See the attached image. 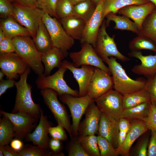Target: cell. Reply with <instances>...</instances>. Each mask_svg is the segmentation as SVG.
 I'll use <instances>...</instances> for the list:
<instances>
[{"label": "cell", "mask_w": 156, "mask_h": 156, "mask_svg": "<svg viewBox=\"0 0 156 156\" xmlns=\"http://www.w3.org/2000/svg\"><path fill=\"white\" fill-rule=\"evenodd\" d=\"M31 69L28 66L24 73L20 76L19 80L15 81L16 93L15 104L11 113L22 112L39 119L41 109L39 105L35 103L33 100L32 87L27 82Z\"/></svg>", "instance_id": "6da1fadb"}, {"label": "cell", "mask_w": 156, "mask_h": 156, "mask_svg": "<svg viewBox=\"0 0 156 156\" xmlns=\"http://www.w3.org/2000/svg\"><path fill=\"white\" fill-rule=\"evenodd\" d=\"M116 59L112 57L103 60L108 65L112 75L113 89L124 95L144 88L146 80L143 78L134 80L130 78Z\"/></svg>", "instance_id": "7a4b0ae2"}, {"label": "cell", "mask_w": 156, "mask_h": 156, "mask_svg": "<svg viewBox=\"0 0 156 156\" xmlns=\"http://www.w3.org/2000/svg\"><path fill=\"white\" fill-rule=\"evenodd\" d=\"M12 40L15 51L38 76L44 74V67L41 61L42 53L37 48L30 36H18Z\"/></svg>", "instance_id": "3957f363"}, {"label": "cell", "mask_w": 156, "mask_h": 156, "mask_svg": "<svg viewBox=\"0 0 156 156\" xmlns=\"http://www.w3.org/2000/svg\"><path fill=\"white\" fill-rule=\"evenodd\" d=\"M13 5V17L28 30L34 39L39 23L45 12L35 6L17 2Z\"/></svg>", "instance_id": "277c9868"}, {"label": "cell", "mask_w": 156, "mask_h": 156, "mask_svg": "<svg viewBox=\"0 0 156 156\" xmlns=\"http://www.w3.org/2000/svg\"><path fill=\"white\" fill-rule=\"evenodd\" d=\"M42 20L48 31L53 47L60 49L66 57L68 54V51L74 44V39L67 33L56 18L45 12Z\"/></svg>", "instance_id": "5b68a950"}, {"label": "cell", "mask_w": 156, "mask_h": 156, "mask_svg": "<svg viewBox=\"0 0 156 156\" xmlns=\"http://www.w3.org/2000/svg\"><path fill=\"white\" fill-rule=\"evenodd\" d=\"M59 96L60 101L69 108L72 118V136L73 137H77L81 118L88 106L94 101V100L87 94L83 96H75L66 94Z\"/></svg>", "instance_id": "8992f818"}, {"label": "cell", "mask_w": 156, "mask_h": 156, "mask_svg": "<svg viewBox=\"0 0 156 156\" xmlns=\"http://www.w3.org/2000/svg\"><path fill=\"white\" fill-rule=\"evenodd\" d=\"M106 21H103L99 29L94 50L103 61L109 57H112L123 62L131 59L122 54L118 50L114 40V36L110 37L107 33Z\"/></svg>", "instance_id": "52a82bcc"}, {"label": "cell", "mask_w": 156, "mask_h": 156, "mask_svg": "<svg viewBox=\"0 0 156 156\" xmlns=\"http://www.w3.org/2000/svg\"><path fill=\"white\" fill-rule=\"evenodd\" d=\"M40 93L44 102L53 114L57 123L64 127L71 138H73L69 116L65 106L59 101L58 94L48 88L41 90Z\"/></svg>", "instance_id": "ba28073f"}, {"label": "cell", "mask_w": 156, "mask_h": 156, "mask_svg": "<svg viewBox=\"0 0 156 156\" xmlns=\"http://www.w3.org/2000/svg\"><path fill=\"white\" fill-rule=\"evenodd\" d=\"M58 68L52 75L45 76L43 74L38 76L36 80L37 88L40 90L47 88L53 90L59 96L66 94L79 96V91L71 88L64 79V74L67 69L62 66Z\"/></svg>", "instance_id": "9c48e42d"}, {"label": "cell", "mask_w": 156, "mask_h": 156, "mask_svg": "<svg viewBox=\"0 0 156 156\" xmlns=\"http://www.w3.org/2000/svg\"><path fill=\"white\" fill-rule=\"evenodd\" d=\"M0 114L12 122L14 131V138L23 140L37 126L39 119L23 112L8 113L0 110Z\"/></svg>", "instance_id": "30bf717a"}, {"label": "cell", "mask_w": 156, "mask_h": 156, "mask_svg": "<svg viewBox=\"0 0 156 156\" xmlns=\"http://www.w3.org/2000/svg\"><path fill=\"white\" fill-rule=\"evenodd\" d=\"M101 112L119 121L123 110V95L113 89L94 100Z\"/></svg>", "instance_id": "8fae6325"}, {"label": "cell", "mask_w": 156, "mask_h": 156, "mask_svg": "<svg viewBox=\"0 0 156 156\" xmlns=\"http://www.w3.org/2000/svg\"><path fill=\"white\" fill-rule=\"evenodd\" d=\"M81 44V49L79 51L69 54L74 66L79 68L83 65H90L100 68L111 75L109 67L97 55L92 46L86 43Z\"/></svg>", "instance_id": "7c38bea8"}, {"label": "cell", "mask_w": 156, "mask_h": 156, "mask_svg": "<svg viewBox=\"0 0 156 156\" xmlns=\"http://www.w3.org/2000/svg\"><path fill=\"white\" fill-rule=\"evenodd\" d=\"M111 75L103 70L94 67L87 94L95 100L113 89L114 84Z\"/></svg>", "instance_id": "4fadbf2b"}, {"label": "cell", "mask_w": 156, "mask_h": 156, "mask_svg": "<svg viewBox=\"0 0 156 156\" xmlns=\"http://www.w3.org/2000/svg\"><path fill=\"white\" fill-rule=\"evenodd\" d=\"M28 66L15 52L0 54V68L7 79H18Z\"/></svg>", "instance_id": "5bb4252c"}, {"label": "cell", "mask_w": 156, "mask_h": 156, "mask_svg": "<svg viewBox=\"0 0 156 156\" xmlns=\"http://www.w3.org/2000/svg\"><path fill=\"white\" fill-rule=\"evenodd\" d=\"M103 0L96 5L95 10L90 19L86 23L82 34L81 44L86 43L95 46L100 28L104 21L103 15Z\"/></svg>", "instance_id": "9a60e30c"}, {"label": "cell", "mask_w": 156, "mask_h": 156, "mask_svg": "<svg viewBox=\"0 0 156 156\" xmlns=\"http://www.w3.org/2000/svg\"><path fill=\"white\" fill-rule=\"evenodd\" d=\"M62 66L71 72L79 87V96L87 95L88 86L93 74L94 67L90 65L81 66V68L75 66L73 63L63 60Z\"/></svg>", "instance_id": "2e32d148"}, {"label": "cell", "mask_w": 156, "mask_h": 156, "mask_svg": "<svg viewBox=\"0 0 156 156\" xmlns=\"http://www.w3.org/2000/svg\"><path fill=\"white\" fill-rule=\"evenodd\" d=\"M101 113L95 101L90 104L85 113V119L79 125L78 133L79 136L97 133Z\"/></svg>", "instance_id": "e0dca14e"}, {"label": "cell", "mask_w": 156, "mask_h": 156, "mask_svg": "<svg viewBox=\"0 0 156 156\" xmlns=\"http://www.w3.org/2000/svg\"><path fill=\"white\" fill-rule=\"evenodd\" d=\"M52 126V123L48 120L47 117L44 114L41 109L39 123L34 131L29 134L25 141L31 142L35 145L49 149V139L48 136L49 127Z\"/></svg>", "instance_id": "ac0fdd59"}, {"label": "cell", "mask_w": 156, "mask_h": 156, "mask_svg": "<svg viewBox=\"0 0 156 156\" xmlns=\"http://www.w3.org/2000/svg\"><path fill=\"white\" fill-rule=\"evenodd\" d=\"M119 132V121L102 112L97 132L98 135L106 139L116 149L118 146Z\"/></svg>", "instance_id": "d6986e66"}, {"label": "cell", "mask_w": 156, "mask_h": 156, "mask_svg": "<svg viewBox=\"0 0 156 156\" xmlns=\"http://www.w3.org/2000/svg\"><path fill=\"white\" fill-rule=\"evenodd\" d=\"M156 7L153 3L150 2L143 4L125 7L120 9L117 14L131 19L136 24L139 30L146 18Z\"/></svg>", "instance_id": "ffe728a7"}, {"label": "cell", "mask_w": 156, "mask_h": 156, "mask_svg": "<svg viewBox=\"0 0 156 156\" xmlns=\"http://www.w3.org/2000/svg\"><path fill=\"white\" fill-rule=\"evenodd\" d=\"M129 121L131 125L126 138L120 147L116 148L119 155L129 156V152L134 142L149 130L143 120L132 119Z\"/></svg>", "instance_id": "44dd1931"}, {"label": "cell", "mask_w": 156, "mask_h": 156, "mask_svg": "<svg viewBox=\"0 0 156 156\" xmlns=\"http://www.w3.org/2000/svg\"><path fill=\"white\" fill-rule=\"evenodd\" d=\"M128 55L130 57L139 59L141 62L140 64L132 68L131 71L134 73L148 78L156 73V54L144 55L139 51H131Z\"/></svg>", "instance_id": "7402d4cb"}, {"label": "cell", "mask_w": 156, "mask_h": 156, "mask_svg": "<svg viewBox=\"0 0 156 156\" xmlns=\"http://www.w3.org/2000/svg\"><path fill=\"white\" fill-rule=\"evenodd\" d=\"M65 57L62 51L55 47L42 53L41 61L44 67V75H49L54 68L60 67L62 66L63 60Z\"/></svg>", "instance_id": "603a6c76"}, {"label": "cell", "mask_w": 156, "mask_h": 156, "mask_svg": "<svg viewBox=\"0 0 156 156\" xmlns=\"http://www.w3.org/2000/svg\"><path fill=\"white\" fill-rule=\"evenodd\" d=\"M60 19V23L67 33L74 40L80 41L86 22L81 18L75 16H68Z\"/></svg>", "instance_id": "cb8c5ba5"}, {"label": "cell", "mask_w": 156, "mask_h": 156, "mask_svg": "<svg viewBox=\"0 0 156 156\" xmlns=\"http://www.w3.org/2000/svg\"><path fill=\"white\" fill-rule=\"evenodd\" d=\"M0 28L7 37L11 39L18 36H31L28 30L12 17H8L2 20Z\"/></svg>", "instance_id": "d4e9b609"}, {"label": "cell", "mask_w": 156, "mask_h": 156, "mask_svg": "<svg viewBox=\"0 0 156 156\" xmlns=\"http://www.w3.org/2000/svg\"><path fill=\"white\" fill-rule=\"evenodd\" d=\"M33 40L37 48L42 53L53 47L50 36L42 19L39 23L35 36Z\"/></svg>", "instance_id": "484cf974"}, {"label": "cell", "mask_w": 156, "mask_h": 156, "mask_svg": "<svg viewBox=\"0 0 156 156\" xmlns=\"http://www.w3.org/2000/svg\"><path fill=\"white\" fill-rule=\"evenodd\" d=\"M105 17L106 18L107 27L109 26L110 21H113L115 24L114 27L115 29L130 31L137 34L139 32V29L136 24L125 16L117 15L116 14L110 13Z\"/></svg>", "instance_id": "4316f807"}, {"label": "cell", "mask_w": 156, "mask_h": 156, "mask_svg": "<svg viewBox=\"0 0 156 156\" xmlns=\"http://www.w3.org/2000/svg\"><path fill=\"white\" fill-rule=\"evenodd\" d=\"M150 2L148 0H103V15L104 19L109 13L117 14L120 9L127 6L141 5Z\"/></svg>", "instance_id": "83f0119b"}, {"label": "cell", "mask_w": 156, "mask_h": 156, "mask_svg": "<svg viewBox=\"0 0 156 156\" xmlns=\"http://www.w3.org/2000/svg\"><path fill=\"white\" fill-rule=\"evenodd\" d=\"M150 102V97L145 88L137 91L123 95L124 109L131 108L143 103Z\"/></svg>", "instance_id": "f1b7e54d"}, {"label": "cell", "mask_w": 156, "mask_h": 156, "mask_svg": "<svg viewBox=\"0 0 156 156\" xmlns=\"http://www.w3.org/2000/svg\"><path fill=\"white\" fill-rule=\"evenodd\" d=\"M151 103L150 102H146L131 108L124 109L121 118L129 120L140 119L145 121L148 116Z\"/></svg>", "instance_id": "f546056e"}, {"label": "cell", "mask_w": 156, "mask_h": 156, "mask_svg": "<svg viewBox=\"0 0 156 156\" xmlns=\"http://www.w3.org/2000/svg\"><path fill=\"white\" fill-rule=\"evenodd\" d=\"M137 35L146 37L156 44V7L146 18Z\"/></svg>", "instance_id": "4dcf8cb0"}, {"label": "cell", "mask_w": 156, "mask_h": 156, "mask_svg": "<svg viewBox=\"0 0 156 156\" xmlns=\"http://www.w3.org/2000/svg\"><path fill=\"white\" fill-rule=\"evenodd\" d=\"M13 125L7 118L3 116L0 119V146L8 144L14 137Z\"/></svg>", "instance_id": "1f68e13d"}, {"label": "cell", "mask_w": 156, "mask_h": 156, "mask_svg": "<svg viewBox=\"0 0 156 156\" xmlns=\"http://www.w3.org/2000/svg\"><path fill=\"white\" fill-rule=\"evenodd\" d=\"M129 48L131 51H139L142 50L153 51L156 53V44L145 36L138 35L129 42Z\"/></svg>", "instance_id": "d6a6232c"}, {"label": "cell", "mask_w": 156, "mask_h": 156, "mask_svg": "<svg viewBox=\"0 0 156 156\" xmlns=\"http://www.w3.org/2000/svg\"><path fill=\"white\" fill-rule=\"evenodd\" d=\"M151 134V130H149L138 139L136 144L129 150V156H147Z\"/></svg>", "instance_id": "836d02e7"}, {"label": "cell", "mask_w": 156, "mask_h": 156, "mask_svg": "<svg viewBox=\"0 0 156 156\" xmlns=\"http://www.w3.org/2000/svg\"><path fill=\"white\" fill-rule=\"evenodd\" d=\"M77 138L88 156H100L97 136L91 135L79 136Z\"/></svg>", "instance_id": "e575fe53"}, {"label": "cell", "mask_w": 156, "mask_h": 156, "mask_svg": "<svg viewBox=\"0 0 156 156\" xmlns=\"http://www.w3.org/2000/svg\"><path fill=\"white\" fill-rule=\"evenodd\" d=\"M96 6L92 0H86L73 5V8L78 16L86 23L94 13Z\"/></svg>", "instance_id": "d590c367"}, {"label": "cell", "mask_w": 156, "mask_h": 156, "mask_svg": "<svg viewBox=\"0 0 156 156\" xmlns=\"http://www.w3.org/2000/svg\"><path fill=\"white\" fill-rule=\"evenodd\" d=\"M49 149L30 144L24 145L18 153L19 156H64L62 153L57 154L51 151Z\"/></svg>", "instance_id": "8d00e7d4"}, {"label": "cell", "mask_w": 156, "mask_h": 156, "mask_svg": "<svg viewBox=\"0 0 156 156\" xmlns=\"http://www.w3.org/2000/svg\"><path fill=\"white\" fill-rule=\"evenodd\" d=\"M58 18L73 16L79 18L75 13L73 5L69 0H59L56 8Z\"/></svg>", "instance_id": "74e56055"}, {"label": "cell", "mask_w": 156, "mask_h": 156, "mask_svg": "<svg viewBox=\"0 0 156 156\" xmlns=\"http://www.w3.org/2000/svg\"><path fill=\"white\" fill-rule=\"evenodd\" d=\"M98 144L100 156H117L118 155L116 149L105 138L98 135Z\"/></svg>", "instance_id": "f35d334b"}, {"label": "cell", "mask_w": 156, "mask_h": 156, "mask_svg": "<svg viewBox=\"0 0 156 156\" xmlns=\"http://www.w3.org/2000/svg\"><path fill=\"white\" fill-rule=\"evenodd\" d=\"M59 0H37L36 6L50 16L58 18L56 14V8Z\"/></svg>", "instance_id": "ab89813d"}, {"label": "cell", "mask_w": 156, "mask_h": 156, "mask_svg": "<svg viewBox=\"0 0 156 156\" xmlns=\"http://www.w3.org/2000/svg\"><path fill=\"white\" fill-rule=\"evenodd\" d=\"M68 149V156H88L79 142L77 137L71 138Z\"/></svg>", "instance_id": "60d3db41"}, {"label": "cell", "mask_w": 156, "mask_h": 156, "mask_svg": "<svg viewBox=\"0 0 156 156\" xmlns=\"http://www.w3.org/2000/svg\"><path fill=\"white\" fill-rule=\"evenodd\" d=\"M147 79L145 88L149 94L151 103L156 107V73Z\"/></svg>", "instance_id": "b9f144b4"}, {"label": "cell", "mask_w": 156, "mask_h": 156, "mask_svg": "<svg viewBox=\"0 0 156 156\" xmlns=\"http://www.w3.org/2000/svg\"><path fill=\"white\" fill-rule=\"evenodd\" d=\"M65 129L61 125L57 124L56 127L51 126L49 127V134L52 138L65 141L67 140V138Z\"/></svg>", "instance_id": "7bdbcfd3"}, {"label": "cell", "mask_w": 156, "mask_h": 156, "mask_svg": "<svg viewBox=\"0 0 156 156\" xmlns=\"http://www.w3.org/2000/svg\"><path fill=\"white\" fill-rule=\"evenodd\" d=\"M13 5L9 0H0V16L1 18L13 17Z\"/></svg>", "instance_id": "ee69618b"}, {"label": "cell", "mask_w": 156, "mask_h": 156, "mask_svg": "<svg viewBox=\"0 0 156 156\" xmlns=\"http://www.w3.org/2000/svg\"><path fill=\"white\" fill-rule=\"evenodd\" d=\"M144 121L149 130L156 131V107L151 103L148 117Z\"/></svg>", "instance_id": "f6af8a7d"}, {"label": "cell", "mask_w": 156, "mask_h": 156, "mask_svg": "<svg viewBox=\"0 0 156 156\" xmlns=\"http://www.w3.org/2000/svg\"><path fill=\"white\" fill-rule=\"evenodd\" d=\"M15 50L12 39L6 37L0 42V54L14 52Z\"/></svg>", "instance_id": "bcb514c9"}, {"label": "cell", "mask_w": 156, "mask_h": 156, "mask_svg": "<svg viewBox=\"0 0 156 156\" xmlns=\"http://www.w3.org/2000/svg\"><path fill=\"white\" fill-rule=\"evenodd\" d=\"M147 156H156V131L151 130Z\"/></svg>", "instance_id": "7dc6e473"}, {"label": "cell", "mask_w": 156, "mask_h": 156, "mask_svg": "<svg viewBox=\"0 0 156 156\" xmlns=\"http://www.w3.org/2000/svg\"><path fill=\"white\" fill-rule=\"evenodd\" d=\"M15 81L13 79H3L0 82V96L4 94L8 89L15 85Z\"/></svg>", "instance_id": "c3c4849f"}, {"label": "cell", "mask_w": 156, "mask_h": 156, "mask_svg": "<svg viewBox=\"0 0 156 156\" xmlns=\"http://www.w3.org/2000/svg\"><path fill=\"white\" fill-rule=\"evenodd\" d=\"M61 141L59 140L53 138L50 139L49 144V149L54 153L60 154L57 153L59 151L61 148Z\"/></svg>", "instance_id": "681fc988"}, {"label": "cell", "mask_w": 156, "mask_h": 156, "mask_svg": "<svg viewBox=\"0 0 156 156\" xmlns=\"http://www.w3.org/2000/svg\"><path fill=\"white\" fill-rule=\"evenodd\" d=\"M0 150L2 151L4 156H19L18 152L14 150L8 144L0 146Z\"/></svg>", "instance_id": "f907efd6"}, {"label": "cell", "mask_w": 156, "mask_h": 156, "mask_svg": "<svg viewBox=\"0 0 156 156\" xmlns=\"http://www.w3.org/2000/svg\"><path fill=\"white\" fill-rule=\"evenodd\" d=\"M10 143L11 147L18 152L20 151L24 146L22 140L16 138L13 139Z\"/></svg>", "instance_id": "816d5d0a"}, {"label": "cell", "mask_w": 156, "mask_h": 156, "mask_svg": "<svg viewBox=\"0 0 156 156\" xmlns=\"http://www.w3.org/2000/svg\"><path fill=\"white\" fill-rule=\"evenodd\" d=\"M37 0H15L17 3L29 5L36 6Z\"/></svg>", "instance_id": "f5cc1de1"}, {"label": "cell", "mask_w": 156, "mask_h": 156, "mask_svg": "<svg viewBox=\"0 0 156 156\" xmlns=\"http://www.w3.org/2000/svg\"><path fill=\"white\" fill-rule=\"evenodd\" d=\"M6 37V36L3 31L0 28V42L5 39Z\"/></svg>", "instance_id": "db71d44e"}, {"label": "cell", "mask_w": 156, "mask_h": 156, "mask_svg": "<svg viewBox=\"0 0 156 156\" xmlns=\"http://www.w3.org/2000/svg\"><path fill=\"white\" fill-rule=\"evenodd\" d=\"M70 3L73 5H75L82 2H83L86 0H69Z\"/></svg>", "instance_id": "11a10c76"}, {"label": "cell", "mask_w": 156, "mask_h": 156, "mask_svg": "<svg viewBox=\"0 0 156 156\" xmlns=\"http://www.w3.org/2000/svg\"><path fill=\"white\" fill-rule=\"evenodd\" d=\"M5 75L4 73L1 70L0 71V81H1L3 79V77Z\"/></svg>", "instance_id": "9f6ffc18"}, {"label": "cell", "mask_w": 156, "mask_h": 156, "mask_svg": "<svg viewBox=\"0 0 156 156\" xmlns=\"http://www.w3.org/2000/svg\"><path fill=\"white\" fill-rule=\"evenodd\" d=\"M101 0H92L95 4L96 5Z\"/></svg>", "instance_id": "6f0895ef"}, {"label": "cell", "mask_w": 156, "mask_h": 156, "mask_svg": "<svg viewBox=\"0 0 156 156\" xmlns=\"http://www.w3.org/2000/svg\"><path fill=\"white\" fill-rule=\"evenodd\" d=\"M150 2L153 3L156 7V0H148Z\"/></svg>", "instance_id": "680465c9"}, {"label": "cell", "mask_w": 156, "mask_h": 156, "mask_svg": "<svg viewBox=\"0 0 156 156\" xmlns=\"http://www.w3.org/2000/svg\"><path fill=\"white\" fill-rule=\"evenodd\" d=\"M0 156H4L3 153L2 151L0 150Z\"/></svg>", "instance_id": "91938a15"}, {"label": "cell", "mask_w": 156, "mask_h": 156, "mask_svg": "<svg viewBox=\"0 0 156 156\" xmlns=\"http://www.w3.org/2000/svg\"><path fill=\"white\" fill-rule=\"evenodd\" d=\"M10 1H15V0H9Z\"/></svg>", "instance_id": "94428289"}]
</instances>
